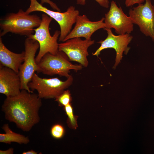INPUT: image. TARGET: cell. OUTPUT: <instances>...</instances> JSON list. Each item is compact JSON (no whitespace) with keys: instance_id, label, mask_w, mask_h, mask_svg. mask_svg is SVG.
<instances>
[{"instance_id":"cell-1","label":"cell","mask_w":154,"mask_h":154,"mask_svg":"<svg viewBox=\"0 0 154 154\" xmlns=\"http://www.w3.org/2000/svg\"><path fill=\"white\" fill-rule=\"evenodd\" d=\"M41 99L37 94L21 90L17 95L6 97L1 106L5 118L24 131H29L40 121Z\"/></svg>"},{"instance_id":"cell-2","label":"cell","mask_w":154,"mask_h":154,"mask_svg":"<svg viewBox=\"0 0 154 154\" xmlns=\"http://www.w3.org/2000/svg\"><path fill=\"white\" fill-rule=\"evenodd\" d=\"M41 20L37 15L27 14L21 9L16 13H8L0 19V37L9 32L29 37L33 34Z\"/></svg>"},{"instance_id":"cell-3","label":"cell","mask_w":154,"mask_h":154,"mask_svg":"<svg viewBox=\"0 0 154 154\" xmlns=\"http://www.w3.org/2000/svg\"><path fill=\"white\" fill-rule=\"evenodd\" d=\"M41 19L40 25L34 29V34L29 37L37 40L39 44V51L35 57L37 63L47 53L55 55L59 50L57 40L60 35V31H55L51 36L49 27L52 19L44 13L41 15Z\"/></svg>"},{"instance_id":"cell-4","label":"cell","mask_w":154,"mask_h":154,"mask_svg":"<svg viewBox=\"0 0 154 154\" xmlns=\"http://www.w3.org/2000/svg\"><path fill=\"white\" fill-rule=\"evenodd\" d=\"M37 64L40 73L50 76L58 75L67 78L70 75V70L77 71L83 67L81 65L72 64L66 55L59 50L55 55L47 53Z\"/></svg>"},{"instance_id":"cell-5","label":"cell","mask_w":154,"mask_h":154,"mask_svg":"<svg viewBox=\"0 0 154 154\" xmlns=\"http://www.w3.org/2000/svg\"><path fill=\"white\" fill-rule=\"evenodd\" d=\"M29 7L25 11L29 14L34 11H40L48 15L55 20L58 24L60 28V35L59 40L62 41L71 31L73 25L76 23L79 12L73 6L69 7L64 12L54 11L49 9L39 3L37 0H30Z\"/></svg>"},{"instance_id":"cell-6","label":"cell","mask_w":154,"mask_h":154,"mask_svg":"<svg viewBox=\"0 0 154 154\" xmlns=\"http://www.w3.org/2000/svg\"><path fill=\"white\" fill-rule=\"evenodd\" d=\"M67 78L62 81L58 78H42L35 73L28 85L32 91H37L41 99H55L72 84V76L70 75Z\"/></svg>"},{"instance_id":"cell-7","label":"cell","mask_w":154,"mask_h":154,"mask_svg":"<svg viewBox=\"0 0 154 154\" xmlns=\"http://www.w3.org/2000/svg\"><path fill=\"white\" fill-rule=\"evenodd\" d=\"M25 56L24 61L20 66L19 74L21 81V90H25L33 93L28 84L35 72L40 73V68L36 62L35 55L39 48L38 42L29 37L25 41Z\"/></svg>"},{"instance_id":"cell-8","label":"cell","mask_w":154,"mask_h":154,"mask_svg":"<svg viewBox=\"0 0 154 154\" xmlns=\"http://www.w3.org/2000/svg\"><path fill=\"white\" fill-rule=\"evenodd\" d=\"M129 17L133 24L137 25L145 35L150 37L154 42V6L151 0L130 9Z\"/></svg>"},{"instance_id":"cell-9","label":"cell","mask_w":154,"mask_h":154,"mask_svg":"<svg viewBox=\"0 0 154 154\" xmlns=\"http://www.w3.org/2000/svg\"><path fill=\"white\" fill-rule=\"evenodd\" d=\"M94 43V40L91 39L82 40L80 37L73 38L58 44V50L64 52L70 61L77 62L86 67L89 64L88 50Z\"/></svg>"},{"instance_id":"cell-10","label":"cell","mask_w":154,"mask_h":154,"mask_svg":"<svg viewBox=\"0 0 154 154\" xmlns=\"http://www.w3.org/2000/svg\"><path fill=\"white\" fill-rule=\"evenodd\" d=\"M107 31L108 35L104 40L98 42L101 44L100 46L92 55L98 56L101 51L108 48H113L116 52L115 63L113 67L115 68L121 60L123 53L127 54L130 48L128 45L133 38V37L130 34H126L116 35L112 33L111 29H105Z\"/></svg>"},{"instance_id":"cell-11","label":"cell","mask_w":154,"mask_h":154,"mask_svg":"<svg viewBox=\"0 0 154 154\" xmlns=\"http://www.w3.org/2000/svg\"><path fill=\"white\" fill-rule=\"evenodd\" d=\"M104 18L105 29L114 28L118 35L130 34L133 31V24L131 18L114 1L111 2L110 9Z\"/></svg>"},{"instance_id":"cell-12","label":"cell","mask_w":154,"mask_h":154,"mask_svg":"<svg viewBox=\"0 0 154 154\" xmlns=\"http://www.w3.org/2000/svg\"><path fill=\"white\" fill-rule=\"evenodd\" d=\"M104 18L98 21H90L86 15H79L76 18L75 27L65 38L63 42L74 38H84L86 39H91L92 34L96 31L105 28Z\"/></svg>"},{"instance_id":"cell-13","label":"cell","mask_w":154,"mask_h":154,"mask_svg":"<svg viewBox=\"0 0 154 154\" xmlns=\"http://www.w3.org/2000/svg\"><path fill=\"white\" fill-rule=\"evenodd\" d=\"M21 81L19 73L9 68L0 66V93L11 97L21 92Z\"/></svg>"},{"instance_id":"cell-14","label":"cell","mask_w":154,"mask_h":154,"mask_svg":"<svg viewBox=\"0 0 154 154\" xmlns=\"http://www.w3.org/2000/svg\"><path fill=\"white\" fill-rule=\"evenodd\" d=\"M25 52H13L8 49L0 37V66L11 69L18 73L19 67L24 61Z\"/></svg>"},{"instance_id":"cell-15","label":"cell","mask_w":154,"mask_h":154,"mask_svg":"<svg viewBox=\"0 0 154 154\" xmlns=\"http://www.w3.org/2000/svg\"><path fill=\"white\" fill-rule=\"evenodd\" d=\"M2 128L5 133H0V142L10 144L12 142H16L19 144H26L30 141L27 137L13 131L9 128L8 124H5Z\"/></svg>"},{"instance_id":"cell-16","label":"cell","mask_w":154,"mask_h":154,"mask_svg":"<svg viewBox=\"0 0 154 154\" xmlns=\"http://www.w3.org/2000/svg\"><path fill=\"white\" fill-rule=\"evenodd\" d=\"M64 109L68 116L67 123L68 126L72 129H76L78 127L77 122L78 117L74 114L71 103L64 107Z\"/></svg>"},{"instance_id":"cell-17","label":"cell","mask_w":154,"mask_h":154,"mask_svg":"<svg viewBox=\"0 0 154 154\" xmlns=\"http://www.w3.org/2000/svg\"><path fill=\"white\" fill-rule=\"evenodd\" d=\"M55 99L59 106L64 107L71 103L72 100L70 91L69 90H64Z\"/></svg>"},{"instance_id":"cell-18","label":"cell","mask_w":154,"mask_h":154,"mask_svg":"<svg viewBox=\"0 0 154 154\" xmlns=\"http://www.w3.org/2000/svg\"><path fill=\"white\" fill-rule=\"evenodd\" d=\"M65 130L63 126L59 123L53 125L50 129V133L54 138L58 139L62 138L65 133Z\"/></svg>"},{"instance_id":"cell-19","label":"cell","mask_w":154,"mask_h":154,"mask_svg":"<svg viewBox=\"0 0 154 154\" xmlns=\"http://www.w3.org/2000/svg\"><path fill=\"white\" fill-rule=\"evenodd\" d=\"M101 6L106 8L109 7V0H94ZM86 0H76L77 4L84 5L86 3Z\"/></svg>"},{"instance_id":"cell-20","label":"cell","mask_w":154,"mask_h":154,"mask_svg":"<svg viewBox=\"0 0 154 154\" xmlns=\"http://www.w3.org/2000/svg\"><path fill=\"white\" fill-rule=\"evenodd\" d=\"M46 3L48 4L53 9L57 11L60 12L61 11L57 5L50 0H41L40 4L43 5Z\"/></svg>"},{"instance_id":"cell-21","label":"cell","mask_w":154,"mask_h":154,"mask_svg":"<svg viewBox=\"0 0 154 154\" xmlns=\"http://www.w3.org/2000/svg\"><path fill=\"white\" fill-rule=\"evenodd\" d=\"M146 0H125V4L127 7H131L136 4L143 3Z\"/></svg>"},{"instance_id":"cell-22","label":"cell","mask_w":154,"mask_h":154,"mask_svg":"<svg viewBox=\"0 0 154 154\" xmlns=\"http://www.w3.org/2000/svg\"><path fill=\"white\" fill-rule=\"evenodd\" d=\"M14 153V149L11 148L5 150H0V154H13Z\"/></svg>"},{"instance_id":"cell-23","label":"cell","mask_w":154,"mask_h":154,"mask_svg":"<svg viewBox=\"0 0 154 154\" xmlns=\"http://www.w3.org/2000/svg\"><path fill=\"white\" fill-rule=\"evenodd\" d=\"M22 154H37V152H36L35 151L31 150H30L28 151H24L23 152Z\"/></svg>"}]
</instances>
